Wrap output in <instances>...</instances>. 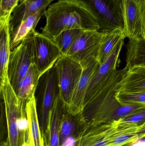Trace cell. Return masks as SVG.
Returning a JSON list of instances; mask_svg holds the SVG:
<instances>
[{"mask_svg":"<svg viewBox=\"0 0 145 146\" xmlns=\"http://www.w3.org/2000/svg\"><path fill=\"white\" fill-rule=\"evenodd\" d=\"M44 15L46 23L42 33L51 39L67 30L100 31L97 19L80 0H58L48 6Z\"/></svg>","mask_w":145,"mask_h":146,"instance_id":"6da1fadb","label":"cell"},{"mask_svg":"<svg viewBox=\"0 0 145 146\" xmlns=\"http://www.w3.org/2000/svg\"><path fill=\"white\" fill-rule=\"evenodd\" d=\"M128 69L117 70L99 92L88 103L82 114L88 127L108 123L133 114L145 107L123 105L115 97L116 86Z\"/></svg>","mask_w":145,"mask_h":146,"instance_id":"7a4b0ae2","label":"cell"},{"mask_svg":"<svg viewBox=\"0 0 145 146\" xmlns=\"http://www.w3.org/2000/svg\"><path fill=\"white\" fill-rule=\"evenodd\" d=\"M0 92L7 122L8 146H22L30 138L26 113L27 101L17 96L9 79L1 81Z\"/></svg>","mask_w":145,"mask_h":146,"instance_id":"3957f363","label":"cell"},{"mask_svg":"<svg viewBox=\"0 0 145 146\" xmlns=\"http://www.w3.org/2000/svg\"><path fill=\"white\" fill-rule=\"evenodd\" d=\"M32 34L11 50L9 60L8 76L14 92L34 63Z\"/></svg>","mask_w":145,"mask_h":146,"instance_id":"277c9868","label":"cell"},{"mask_svg":"<svg viewBox=\"0 0 145 146\" xmlns=\"http://www.w3.org/2000/svg\"><path fill=\"white\" fill-rule=\"evenodd\" d=\"M90 9L97 19L100 31L107 33L117 28L124 30L122 0H80Z\"/></svg>","mask_w":145,"mask_h":146,"instance_id":"5b68a950","label":"cell"},{"mask_svg":"<svg viewBox=\"0 0 145 146\" xmlns=\"http://www.w3.org/2000/svg\"><path fill=\"white\" fill-rule=\"evenodd\" d=\"M57 72L59 94L66 111L82 74L81 64L67 56L60 58L54 65Z\"/></svg>","mask_w":145,"mask_h":146,"instance_id":"8992f818","label":"cell"},{"mask_svg":"<svg viewBox=\"0 0 145 146\" xmlns=\"http://www.w3.org/2000/svg\"><path fill=\"white\" fill-rule=\"evenodd\" d=\"M34 64L41 77L64 56L52 39L35 31L33 33Z\"/></svg>","mask_w":145,"mask_h":146,"instance_id":"52a82bcc","label":"cell"},{"mask_svg":"<svg viewBox=\"0 0 145 146\" xmlns=\"http://www.w3.org/2000/svg\"><path fill=\"white\" fill-rule=\"evenodd\" d=\"M107 33L83 30L66 56L81 64L93 57L98 60L100 46Z\"/></svg>","mask_w":145,"mask_h":146,"instance_id":"ba28073f","label":"cell"},{"mask_svg":"<svg viewBox=\"0 0 145 146\" xmlns=\"http://www.w3.org/2000/svg\"><path fill=\"white\" fill-rule=\"evenodd\" d=\"M124 39H122L118 43L109 57L96 69L86 92L83 103L84 107L100 91L117 70V68L120 62L119 55Z\"/></svg>","mask_w":145,"mask_h":146,"instance_id":"9c48e42d","label":"cell"},{"mask_svg":"<svg viewBox=\"0 0 145 146\" xmlns=\"http://www.w3.org/2000/svg\"><path fill=\"white\" fill-rule=\"evenodd\" d=\"M41 77L42 80L39 120L43 136L47 126L50 111L59 94V88L57 72L54 66Z\"/></svg>","mask_w":145,"mask_h":146,"instance_id":"30bf717a","label":"cell"},{"mask_svg":"<svg viewBox=\"0 0 145 146\" xmlns=\"http://www.w3.org/2000/svg\"><path fill=\"white\" fill-rule=\"evenodd\" d=\"M122 18L126 37L142 36L145 20V0H122Z\"/></svg>","mask_w":145,"mask_h":146,"instance_id":"8fae6325","label":"cell"},{"mask_svg":"<svg viewBox=\"0 0 145 146\" xmlns=\"http://www.w3.org/2000/svg\"><path fill=\"white\" fill-rule=\"evenodd\" d=\"M82 66V74L76 87L66 111L73 115H77L83 112L84 98L86 92L91 79L99 63L96 58H93L81 64Z\"/></svg>","mask_w":145,"mask_h":146,"instance_id":"7c38bea8","label":"cell"},{"mask_svg":"<svg viewBox=\"0 0 145 146\" xmlns=\"http://www.w3.org/2000/svg\"><path fill=\"white\" fill-rule=\"evenodd\" d=\"M66 111L60 94L50 111L48 123L43 136L44 146H59V128L62 115Z\"/></svg>","mask_w":145,"mask_h":146,"instance_id":"4fadbf2b","label":"cell"},{"mask_svg":"<svg viewBox=\"0 0 145 146\" xmlns=\"http://www.w3.org/2000/svg\"><path fill=\"white\" fill-rule=\"evenodd\" d=\"M52 2L51 0H26L20 3L11 15L9 22L10 33L29 16L39 12H45Z\"/></svg>","mask_w":145,"mask_h":146,"instance_id":"5bb4252c","label":"cell"},{"mask_svg":"<svg viewBox=\"0 0 145 146\" xmlns=\"http://www.w3.org/2000/svg\"><path fill=\"white\" fill-rule=\"evenodd\" d=\"M11 17H0V77L1 81L8 79V68L11 53V33L9 22Z\"/></svg>","mask_w":145,"mask_h":146,"instance_id":"9a60e30c","label":"cell"},{"mask_svg":"<svg viewBox=\"0 0 145 146\" xmlns=\"http://www.w3.org/2000/svg\"><path fill=\"white\" fill-rule=\"evenodd\" d=\"M116 92H145V67H136L128 70L117 83Z\"/></svg>","mask_w":145,"mask_h":146,"instance_id":"2e32d148","label":"cell"},{"mask_svg":"<svg viewBox=\"0 0 145 146\" xmlns=\"http://www.w3.org/2000/svg\"><path fill=\"white\" fill-rule=\"evenodd\" d=\"M126 66L128 70L145 67V38L142 36L129 38L127 46Z\"/></svg>","mask_w":145,"mask_h":146,"instance_id":"e0dca14e","label":"cell"},{"mask_svg":"<svg viewBox=\"0 0 145 146\" xmlns=\"http://www.w3.org/2000/svg\"><path fill=\"white\" fill-rule=\"evenodd\" d=\"M44 12L37 13L22 21L11 33L10 48L12 50L23 40L35 31L40 19L44 15Z\"/></svg>","mask_w":145,"mask_h":146,"instance_id":"ac0fdd59","label":"cell"},{"mask_svg":"<svg viewBox=\"0 0 145 146\" xmlns=\"http://www.w3.org/2000/svg\"><path fill=\"white\" fill-rule=\"evenodd\" d=\"M41 78L36 67L34 63L31 64L15 92L17 96L20 99L26 101L32 98L35 96Z\"/></svg>","mask_w":145,"mask_h":146,"instance_id":"d6986e66","label":"cell"},{"mask_svg":"<svg viewBox=\"0 0 145 146\" xmlns=\"http://www.w3.org/2000/svg\"><path fill=\"white\" fill-rule=\"evenodd\" d=\"M26 113L29 124L30 137L33 146H44L37 110L35 96L26 102Z\"/></svg>","mask_w":145,"mask_h":146,"instance_id":"ffe728a7","label":"cell"},{"mask_svg":"<svg viewBox=\"0 0 145 146\" xmlns=\"http://www.w3.org/2000/svg\"><path fill=\"white\" fill-rule=\"evenodd\" d=\"M104 124L88 127L79 142V146H110Z\"/></svg>","mask_w":145,"mask_h":146,"instance_id":"44dd1931","label":"cell"},{"mask_svg":"<svg viewBox=\"0 0 145 146\" xmlns=\"http://www.w3.org/2000/svg\"><path fill=\"white\" fill-rule=\"evenodd\" d=\"M125 32L121 28H117L106 33L100 49L98 58L99 65L107 59L118 43L122 39H125Z\"/></svg>","mask_w":145,"mask_h":146,"instance_id":"7402d4cb","label":"cell"},{"mask_svg":"<svg viewBox=\"0 0 145 146\" xmlns=\"http://www.w3.org/2000/svg\"><path fill=\"white\" fill-rule=\"evenodd\" d=\"M83 31L79 29H73L64 31L52 39L59 48L63 56H66Z\"/></svg>","mask_w":145,"mask_h":146,"instance_id":"603a6c76","label":"cell"},{"mask_svg":"<svg viewBox=\"0 0 145 146\" xmlns=\"http://www.w3.org/2000/svg\"><path fill=\"white\" fill-rule=\"evenodd\" d=\"M115 97L123 105L145 106V92H116Z\"/></svg>","mask_w":145,"mask_h":146,"instance_id":"cb8c5ba5","label":"cell"},{"mask_svg":"<svg viewBox=\"0 0 145 146\" xmlns=\"http://www.w3.org/2000/svg\"><path fill=\"white\" fill-rule=\"evenodd\" d=\"M120 125L141 126L145 122V106L131 115L116 120Z\"/></svg>","mask_w":145,"mask_h":146,"instance_id":"d4e9b609","label":"cell"},{"mask_svg":"<svg viewBox=\"0 0 145 146\" xmlns=\"http://www.w3.org/2000/svg\"><path fill=\"white\" fill-rule=\"evenodd\" d=\"M20 0H1L0 2V17H9L13 11L18 5Z\"/></svg>","mask_w":145,"mask_h":146,"instance_id":"484cf974","label":"cell"},{"mask_svg":"<svg viewBox=\"0 0 145 146\" xmlns=\"http://www.w3.org/2000/svg\"><path fill=\"white\" fill-rule=\"evenodd\" d=\"M137 133L139 135V139L145 137V122L139 127L138 129Z\"/></svg>","mask_w":145,"mask_h":146,"instance_id":"4316f807","label":"cell"},{"mask_svg":"<svg viewBox=\"0 0 145 146\" xmlns=\"http://www.w3.org/2000/svg\"><path fill=\"white\" fill-rule=\"evenodd\" d=\"M126 146H145V141L142 140L138 139Z\"/></svg>","mask_w":145,"mask_h":146,"instance_id":"83f0119b","label":"cell"},{"mask_svg":"<svg viewBox=\"0 0 145 146\" xmlns=\"http://www.w3.org/2000/svg\"><path fill=\"white\" fill-rule=\"evenodd\" d=\"M22 146H33L31 138H30L26 142H25Z\"/></svg>","mask_w":145,"mask_h":146,"instance_id":"f1b7e54d","label":"cell"},{"mask_svg":"<svg viewBox=\"0 0 145 146\" xmlns=\"http://www.w3.org/2000/svg\"><path fill=\"white\" fill-rule=\"evenodd\" d=\"M0 146H8L7 143V141L0 142Z\"/></svg>","mask_w":145,"mask_h":146,"instance_id":"f546056e","label":"cell"},{"mask_svg":"<svg viewBox=\"0 0 145 146\" xmlns=\"http://www.w3.org/2000/svg\"><path fill=\"white\" fill-rule=\"evenodd\" d=\"M142 36L144 37L145 38V20L144 22V26H143V35H142Z\"/></svg>","mask_w":145,"mask_h":146,"instance_id":"4dcf8cb0","label":"cell"},{"mask_svg":"<svg viewBox=\"0 0 145 146\" xmlns=\"http://www.w3.org/2000/svg\"><path fill=\"white\" fill-rule=\"evenodd\" d=\"M25 1H26V0H20V3L23 2ZM51 1H54V0H51Z\"/></svg>","mask_w":145,"mask_h":146,"instance_id":"1f68e13d","label":"cell"},{"mask_svg":"<svg viewBox=\"0 0 145 146\" xmlns=\"http://www.w3.org/2000/svg\"><path fill=\"white\" fill-rule=\"evenodd\" d=\"M139 139L145 141V137H144V138H141V139Z\"/></svg>","mask_w":145,"mask_h":146,"instance_id":"d6a6232c","label":"cell"},{"mask_svg":"<svg viewBox=\"0 0 145 146\" xmlns=\"http://www.w3.org/2000/svg\"><path fill=\"white\" fill-rule=\"evenodd\" d=\"M128 145V144H127ZM123 145V146H126V145Z\"/></svg>","mask_w":145,"mask_h":146,"instance_id":"836d02e7","label":"cell"}]
</instances>
